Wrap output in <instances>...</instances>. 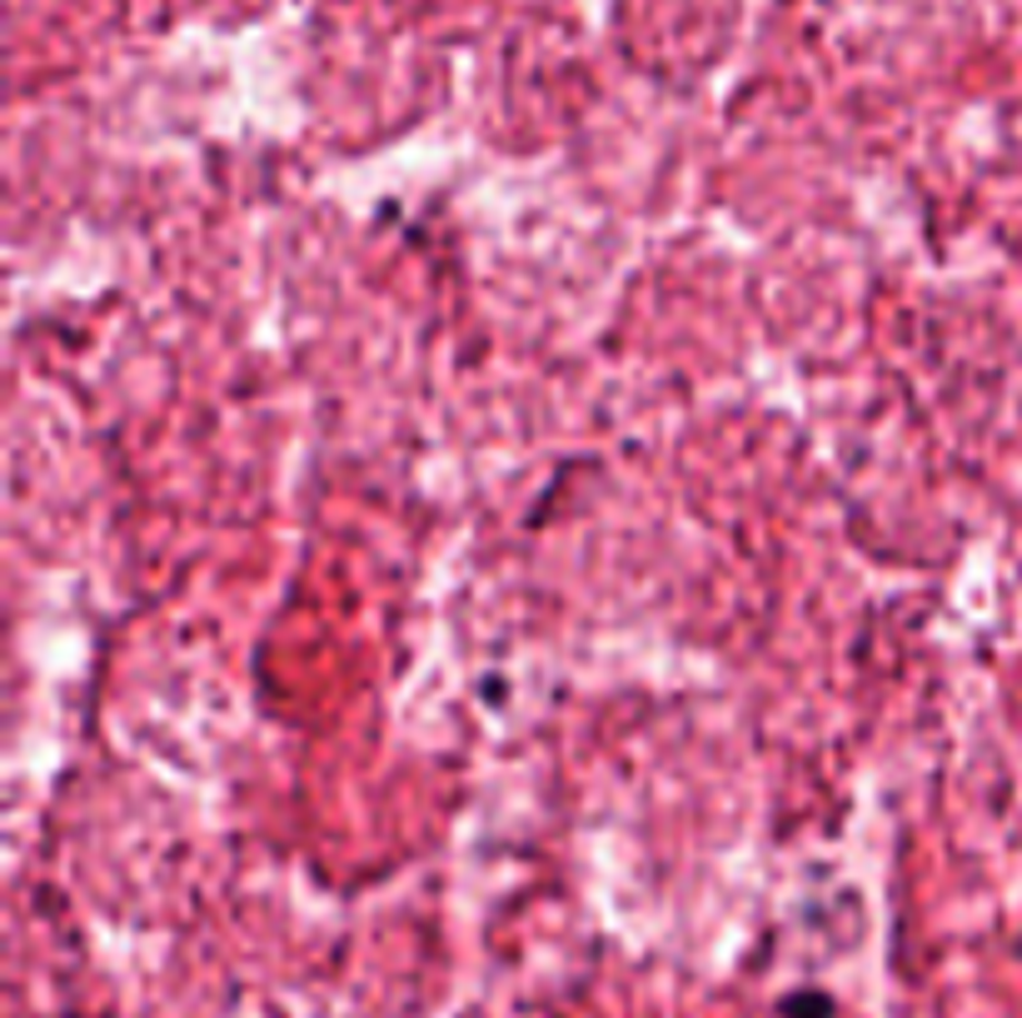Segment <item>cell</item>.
<instances>
[{
    "label": "cell",
    "mask_w": 1022,
    "mask_h": 1018,
    "mask_svg": "<svg viewBox=\"0 0 1022 1018\" xmlns=\"http://www.w3.org/2000/svg\"><path fill=\"white\" fill-rule=\"evenodd\" d=\"M783 1018H834V1004L823 994H813V998H788L783 1004Z\"/></svg>",
    "instance_id": "cell-1"
}]
</instances>
